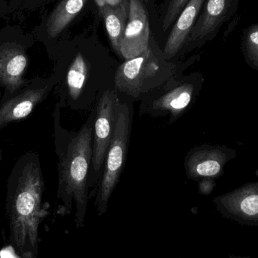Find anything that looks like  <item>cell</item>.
<instances>
[{
    "label": "cell",
    "mask_w": 258,
    "mask_h": 258,
    "mask_svg": "<svg viewBox=\"0 0 258 258\" xmlns=\"http://www.w3.org/2000/svg\"><path fill=\"white\" fill-rule=\"evenodd\" d=\"M39 165L29 161L9 180L6 200L9 244L17 258H38L39 229L46 217Z\"/></svg>",
    "instance_id": "cell-1"
},
{
    "label": "cell",
    "mask_w": 258,
    "mask_h": 258,
    "mask_svg": "<svg viewBox=\"0 0 258 258\" xmlns=\"http://www.w3.org/2000/svg\"><path fill=\"white\" fill-rule=\"evenodd\" d=\"M92 128L86 125L71 140L62 163L61 184L65 194L75 202L77 227H82L88 204L87 177L92 159Z\"/></svg>",
    "instance_id": "cell-2"
},
{
    "label": "cell",
    "mask_w": 258,
    "mask_h": 258,
    "mask_svg": "<svg viewBox=\"0 0 258 258\" xmlns=\"http://www.w3.org/2000/svg\"><path fill=\"white\" fill-rule=\"evenodd\" d=\"M129 133V109L126 104L120 103L115 125L114 135L106 157L104 175L97 195L96 206L100 215L107 212L109 200L119 182L121 172L123 169Z\"/></svg>",
    "instance_id": "cell-3"
},
{
    "label": "cell",
    "mask_w": 258,
    "mask_h": 258,
    "mask_svg": "<svg viewBox=\"0 0 258 258\" xmlns=\"http://www.w3.org/2000/svg\"><path fill=\"white\" fill-rule=\"evenodd\" d=\"M213 203L224 218L242 225L258 227V181L219 196Z\"/></svg>",
    "instance_id": "cell-4"
},
{
    "label": "cell",
    "mask_w": 258,
    "mask_h": 258,
    "mask_svg": "<svg viewBox=\"0 0 258 258\" xmlns=\"http://www.w3.org/2000/svg\"><path fill=\"white\" fill-rule=\"evenodd\" d=\"M159 63L150 48L126 60L117 69L115 85L119 92L138 98L159 74Z\"/></svg>",
    "instance_id": "cell-5"
},
{
    "label": "cell",
    "mask_w": 258,
    "mask_h": 258,
    "mask_svg": "<svg viewBox=\"0 0 258 258\" xmlns=\"http://www.w3.org/2000/svg\"><path fill=\"white\" fill-rule=\"evenodd\" d=\"M119 104L117 94L115 91L110 90L103 94L98 103L92 159V165L96 172L100 171L107 157L114 135Z\"/></svg>",
    "instance_id": "cell-6"
},
{
    "label": "cell",
    "mask_w": 258,
    "mask_h": 258,
    "mask_svg": "<svg viewBox=\"0 0 258 258\" xmlns=\"http://www.w3.org/2000/svg\"><path fill=\"white\" fill-rule=\"evenodd\" d=\"M236 156V150L227 146H202L188 156L186 172L194 180H215L224 174L226 164Z\"/></svg>",
    "instance_id": "cell-7"
},
{
    "label": "cell",
    "mask_w": 258,
    "mask_h": 258,
    "mask_svg": "<svg viewBox=\"0 0 258 258\" xmlns=\"http://www.w3.org/2000/svg\"><path fill=\"white\" fill-rule=\"evenodd\" d=\"M129 15L120 46V55L133 58L149 48L150 23L141 0H128Z\"/></svg>",
    "instance_id": "cell-8"
},
{
    "label": "cell",
    "mask_w": 258,
    "mask_h": 258,
    "mask_svg": "<svg viewBox=\"0 0 258 258\" xmlns=\"http://www.w3.org/2000/svg\"><path fill=\"white\" fill-rule=\"evenodd\" d=\"M27 65V55L20 45H0V83L8 92L14 93L26 84L24 74Z\"/></svg>",
    "instance_id": "cell-9"
},
{
    "label": "cell",
    "mask_w": 258,
    "mask_h": 258,
    "mask_svg": "<svg viewBox=\"0 0 258 258\" xmlns=\"http://www.w3.org/2000/svg\"><path fill=\"white\" fill-rule=\"evenodd\" d=\"M237 0H208L203 14L191 30L189 40H202L210 37L228 19Z\"/></svg>",
    "instance_id": "cell-10"
},
{
    "label": "cell",
    "mask_w": 258,
    "mask_h": 258,
    "mask_svg": "<svg viewBox=\"0 0 258 258\" xmlns=\"http://www.w3.org/2000/svg\"><path fill=\"white\" fill-rule=\"evenodd\" d=\"M206 0H189L178 16L167 39L164 55L167 58L174 57L189 38L196 20Z\"/></svg>",
    "instance_id": "cell-11"
},
{
    "label": "cell",
    "mask_w": 258,
    "mask_h": 258,
    "mask_svg": "<svg viewBox=\"0 0 258 258\" xmlns=\"http://www.w3.org/2000/svg\"><path fill=\"white\" fill-rule=\"evenodd\" d=\"M47 90L48 88L28 89L5 102L0 107V128L29 116L43 99Z\"/></svg>",
    "instance_id": "cell-12"
},
{
    "label": "cell",
    "mask_w": 258,
    "mask_h": 258,
    "mask_svg": "<svg viewBox=\"0 0 258 258\" xmlns=\"http://www.w3.org/2000/svg\"><path fill=\"white\" fill-rule=\"evenodd\" d=\"M99 9L112 47L118 54H120L121 42L128 20L129 1L123 0L116 6L105 5Z\"/></svg>",
    "instance_id": "cell-13"
},
{
    "label": "cell",
    "mask_w": 258,
    "mask_h": 258,
    "mask_svg": "<svg viewBox=\"0 0 258 258\" xmlns=\"http://www.w3.org/2000/svg\"><path fill=\"white\" fill-rule=\"evenodd\" d=\"M201 83L196 86L192 83H183L156 100L153 104V108L169 111L173 116H177L190 104L194 94L200 88Z\"/></svg>",
    "instance_id": "cell-14"
},
{
    "label": "cell",
    "mask_w": 258,
    "mask_h": 258,
    "mask_svg": "<svg viewBox=\"0 0 258 258\" xmlns=\"http://www.w3.org/2000/svg\"><path fill=\"white\" fill-rule=\"evenodd\" d=\"M88 0H61L47 21L48 36L55 38L81 12Z\"/></svg>",
    "instance_id": "cell-15"
},
{
    "label": "cell",
    "mask_w": 258,
    "mask_h": 258,
    "mask_svg": "<svg viewBox=\"0 0 258 258\" xmlns=\"http://www.w3.org/2000/svg\"><path fill=\"white\" fill-rule=\"evenodd\" d=\"M89 68L87 62L81 53H79L73 60L67 76L68 90L74 100L78 99L84 86Z\"/></svg>",
    "instance_id": "cell-16"
},
{
    "label": "cell",
    "mask_w": 258,
    "mask_h": 258,
    "mask_svg": "<svg viewBox=\"0 0 258 258\" xmlns=\"http://www.w3.org/2000/svg\"><path fill=\"white\" fill-rule=\"evenodd\" d=\"M242 52L245 62L258 71V25H252L245 31L242 40Z\"/></svg>",
    "instance_id": "cell-17"
},
{
    "label": "cell",
    "mask_w": 258,
    "mask_h": 258,
    "mask_svg": "<svg viewBox=\"0 0 258 258\" xmlns=\"http://www.w3.org/2000/svg\"><path fill=\"white\" fill-rule=\"evenodd\" d=\"M189 0H171L167 9L166 14L164 18L162 29L167 30L173 24L177 16H179L183 8L187 4Z\"/></svg>",
    "instance_id": "cell-18"
},
{
    "label": "cell",
    "mask_w": 258,
    "mask_h": 258,
    "mask_svg": "<svg viewBox=\"0 0 258 258\" xmlns=\"http://www.w3.org/2000/svg\"><path fill=\"white\" fill-rule=\"evenodd\" d=\"M123 0H95V3L98 7H102L105 5H110V6H116L122 3Z\"/></svg>",
    "instance_id": "cell-19"
},
{
    "label": "cell",
    "mask_w": 258,
    "mask_h": 258,
    "mask_svg": "<svg viewBox=\"0 0 258 258\" xmlns=\"http://www.w3.org/2000/svg\"><path fill=\"white\" fill-rule=\"evenodd\" d=\"M230 258H251V257H247V256L230 255Z\"/></svg>",
    "instance_id": "cell-20"
},
{
    "label": "cell",
    "mask_w": 258,
    "mask_h": 258,
    "mask_svg": "<svg viewBox=\"0 0 258 258\" xmlns=\"http://www.w3.org/2000/svg\"><path fill=\"white\" fill-rule=\"evenodd\" d=\"M144 1L147 2V1H148V0H144Z\"/></svg>",
    "instance_id": "cell-21"
}]
</instances>
